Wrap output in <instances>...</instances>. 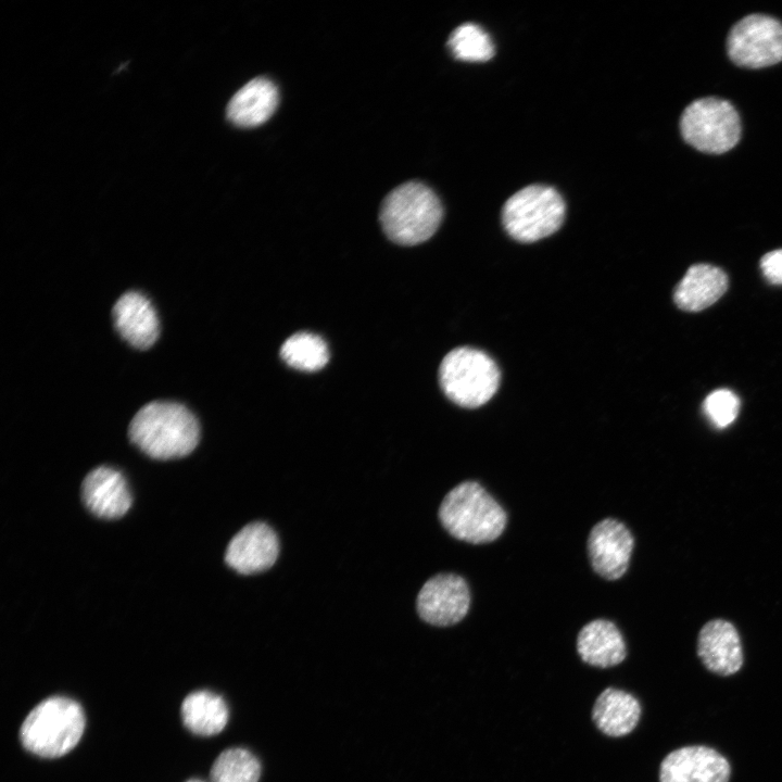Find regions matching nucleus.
Returning <instances> with one entry per match:
<instances>
[{
    "label": "nucleus",
    "instance_id": "1",
    "mask_svg": "<svg viewBox=\"0 0 782 782\" xmlns=\"http://www.w3.org/2000/svg\"><path fill=\"white\" fill-rule=\"evenodd\" d=\"M128 434L144 454L165 461L184 457L195 449L200 440V425L185 405L154 401L135 414Z\"/></svg>",
    "mask_w": 782,
    "mask_h": 782
},
{
    "label": "nucleus",
    "instance_id": "2",
    "mask_svg": "<svg viewBox=\"0 0 782 782\" xmlns=\"http://www.w3.org/2000/svg\"><path fill=\"white\" fill-rule=\"evenodd\" d=\"M439 519L451 535L471 544L494 541L507 522L504 508L477 481H464L447 492Z\"/></svg>",
    "mask_w": 782,
    "mask_h": 782
},
{
    "label": "nucleus",
    "instance_id": "3",
    "mask_svg": "<svg viewBox=\"0 0 782 782\" xmlns=\"http://www.w3.org/2000/svg\"><path fill=\"white\" fill-rule=\"evenodd\" d=\"M85 727V712L76 701L51 696L29 711L21 726L20 740L29 753L56 758L78 744Z\"/></svg>",
    "mask_w": 782,
    "mask_h": 782
},
{
    "label": "nucleus",
    "instance_id": "4",
    "mask_svg": "<svg viewBox=\"0 0 782 782\" xmlns=\"http://www.w3.org/2000/svg\"><path fill=\"white\" fill-rule=\"evenodd\" d=\"M443 217L440 199L419 181L405 182L392 190L380 209V223L387 237L402 245L427 241Z\"/></svg>",
    "mask_w": 782,
    "mask_h": 782
},
{
    "label": "nucleus",
    "instance_id": "5",
    "mask_svg": "<svg viewBox=\"0 0 782 782\" xmlns=\"http://www.w3.org/2000/svg\"><path fill=\"white\" fill-rule=\"evenodd\" d=\"M500 378L495 362L487 353L468 346L449 352L439 368L444 394L468 408L485 404L497 391Z\"/></svg>",
    "mask_w": 782,
    "mask_h": 782
},
{
    "label": "nucleus",
    "instance_id": "6",
    "mask_svg": "<svg viewBox=\"0 0 782 782\" xmlns=\"http://www.w3.org/2000/svg\"><path fill=\"white\" fill-rule=\"evenodd\" d=\"M565 213V202L556 189L530 185L505 202L502 222L513 239L534 242L557 231L564 223Z\"/></svg>",
    "mask_w": 782,
    "mask_h": 782
},
{
    "label": "nucleus",
    "instance_id": "7",
    "mask_svg": "<svg viewBox=\"0 0 782 782\" xmlns=\"http://www.w3.org/2000/svg\"><path fill=\"white\" fill-rule=\"evenodd\" d=\"M683 139L705 153L721 154L740 140L741 123L735 108L727 100L707 97L689 104L680 118Z\"/></svg>",
    "mask_w": 782,
    "mask_h": 782
},
{
    "label": "nucleus",
    "instance_id": "8",
    "mask_svg": "<svg viewBox=\"0 0 782 782\" xmlns=\"http://www.w3.org/2000/svg\"><path fill=\"white\" fill-rule=\"evenodd\" d=\"M727 49L739 66L761 68L782 61V23L764 14H751L730 30Z\"/></svg>",
    "mask_w": 782,
    "mask_h": 782
},
{
    "label": "nucleus",
    "instance_id": "9",
    "mask_svg": "<svg viewBox=\"0 0 782 782\" xmlns=\"http://www.w3.org/2000/svg\"><path fill=\"white\" fill-rule=\"evenodd\" d=\"M470 592L466 580L456 573H438L428 579L417 596L420 618L433 626L459 622L468 613Z\"/></svg>",
    "mask_w": 782,
    "mask_h": 782
},
{
    "label": "nucleus",
    "instance_id": "10",
    "mask_svg": "<svg viewBox=\"0 0 782 782\" xmlns=\"http://www.w3.org/2000/svg\"><path fill=\"white\" fill-rule=\"evenodd\" d=\"M633 546V535L621 521L614 518L598 521L588 538L593 570L606 580L621 578L628 569Z\"/></svg>",
    "mask_w": 782,
    "mask_h": 782
},
{
    "label": "nucleus",
    "instance_id": "11",
    "mask_svg": "<svg viewBox=\"0 0 782 782\" xmlns=\"http://www.w3.org/2000/svg\"><path fill=\"white\" fill-rule=\"evenodd\" d=\"M730 764L716 749L704 745L683 746L660 764V782H728Z\"/></svg>",
    "mask_w": 782,
    "mask_h": 782
},
{
    "label": "nucleus",
    "instance_id": "12",
    "mask_svg": "<svg viewBox=\"0 0 782 782\" xmlns=\"http://www.w3.org/2000/svg\"><path fill=\"white\" fill-rule=\"evenodd\" d=\"M279 554V541L274 529L265 522L248 524L229 541L225 562L242 575L270 568Z\"/></svg>",
    "mask_w": 782,
    "mask_h": 782
},
{
    "label": "nucleus",
    "instance_id": "13",
    "mask_svg": "<svg viewBox=\"0 0 782 782\" xmlns=\"http://www.w3.org/2000/svg\"><path fill=\"white\" fill-rule=\"evenodd\" d=\"M85 506L96 516L116 519L131 506V493L121 471L100 466L92 469L81 483Z\"/></svg>",
    "mask_w": 782,
    "mask_h": 782
},
{
    "label": "nucleus",
    "instance_id": "14",
    "mask_svg": "<svg viewBox=\"0 0 782 782\" xmlns=\"http://www.w3.org/2000/svg\"><path fill=\"white\" fill-rule=\"evenodd\" d=\"M697 655L709 671L731 676L743 665V649L735 627L723 619L703 626L697 638Z\"/></svg>",
    "mask_w": 782,
    "mask_h": 782
},
{
    "label": "nucleus",
    "instance_id": "15",
    "mask_svg": "<svg viewBox=\"0 0 782 782\" xmlns=\"http://www.w3.org/2000/svg\"><path fill=\"white\" fill-rule=\"evenodd\" d=\"M113 319L121 337L136 349L152 346L159 337L156 311L140 292L128 291L121 295L113 306Z\"/></svg>",
    "mask_w": 782,
    "mask_h": 782
},
{
    "label": "nucleus",
    "instance_id": "16",
    "mask_svg": "<svg viewBox=\"0 0 782 782\" xmlns=\"http://www.w3.org/2000/svg\"><path fill=\"white\" fill-rule=\"evenodd\" d=\"M278 102L276 85L268 78L256 77L241 87L230 99L227 117L239 127H255L273 115Z\"/></svg>",
    "mask_w": 782,
    "mask_h": 782
},
{
    "label": "nucleus",
    "instance_id": "17",
    "mask_svg": "<svg viewBox=\"0 0 782 782\" xmlns=\"http://www.w3.org/2000/svg\"><path fill=\"white\" fill-rule=\"evenodd\" d=\"M728 276L709 264L691 266L678 283L673 299L678 307L698 312L718 301L728 289Z\"/></svg>",
    "mask_w": 782,
    "mask_h": 782
},
{
    "label": "nucleus",
    "instance_id": "18",
    "mask_svg": "<svg viewBox=\"0 0 782 782\" xmlns=\"http://www.w3.org/2000/svg\"><path fill=\"white\" fill-rule=\"evenodd\" d=\"M577 651L584 663L601 668L616 666L627 655L621 632L606 619L592 620L580 630Z\"/></svg>",
    "mask_w": 782,
    "mask_h": 782
},
{
    "label": "nucleus",
    "instance_id": "19",
    "mask_svg": "<svg viewBox=\"0 0 782 782\" xmlns=\"http://www.w3.org/2000/svg\"><path fill=\"white\" fill-rule=\"evenodd\" d=\"M640 717L639 701L633 695L613 688L605 689L597 696L592 709L595 726L613 737L629 734L636 727Z\"/></svg>",
    "mask_w": 782,
    "mask_h": 782
},
{
    "label": "nucleus",
    "instance_id": "20",
    "mask_svg": "<svg viewBox=\"0 0 782 782\" xmlns=\"http://www.w3.org/2000/svg\"><path fill=\"white\" fill-rule=\"evenodd\" d=\"M184 726L197 735L211 736L224 730L229 710L225 699L211 691L190 693L181 704Z\"/></svg>",
    "mask_w": 782,
    "mask_h": 782
},
{
    "label": "nucleus",
    "instance_id": "21",
    "mask_svg": "<svg viewBox=\"0 0 782 782\" xmlns=\"http://www.w3.org/2000/svg\"><path fill=\"white\" fill-rule=\"evenodd\" d=\"M280 356L287 365L298 370L316 371L327 364L329 351L319 336L298 332L283 342Z\"/></svg>",
    "mask_w": 782,
    "mask_h": 782
},
{
    "label": "nucleus",
    "instance_id": "22",
    "mask_svg": "<svg viewBox=\"0 0 782 782\" xmlns=\"http://www.w3.org/2000/svg\"><path fill=\"white\" fill-rule=\"evenodd\" d=\"M210 777L211 782H258L261 764L249 749L228 748L215 759Z\"/></svg>",
    "mask_w": 782,
    "mask_h": 782
},
{
    "label": "nucleus",
    "instance_id": "23",
    "mask_svg": "<svg viewBox=\"0 0 782 782\" xmlns=\"http://www.w3.org/2000/svg\"><path fill=\"white\" fill-rule=\"evenodd\" d=\"M447 46L456 59L467 62H485L495 53L490 35L474 23L456 27L450 35Z\"/></svg>",
    "mask_w": 782,
    "mask_h": 782
},
{
    "label": "nucleus",
    "instance_id": "24",
    "mask_svg": "<svg viewBox=\"0 0 782 782\" xmlns=\"http://www.w3.org/2000/svg\"><path fill=\"white\" fill-rule=\"evenodd\" d=\"M739 398L727 389L711 392L704 401L706 416L718 428L732 424L739 414Z\"/></svg>",
    "mask_w": 782,
    "mask_h": 782
},
{
    "label": "nucleus",
    "instance_id": "25",
    "mask_svg": "<svg viewBox=\"0 0 782 782\" xmlns=\"http://www.w3.org/2000/svg\"><path fill=\"white\" fill-rule=\"evenodd\" d=\"M760 268L769 282L782 285V249L765 254L760 261Z\"/></svg>",
    "mask_w": 782,
    "mask_h": 782
},
{
    "label": "nucleus",
    "instance_id": "26",
    "mask_svg": "<svg viewBox=\"0 0 782 782\" xmlns=\"http://www.w3.org/2000/svg\"><path fill=\"white\" fill-rule=\"evenodd\" d=\"M187 782H205V781L200 780V779H191V780H188Z\"/></svg>",
    "mask_w": 782,
    "mask_h": 782
}]
</instances>
